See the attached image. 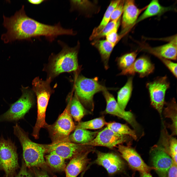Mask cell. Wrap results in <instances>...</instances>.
I'll use <instances>...</instances> for the list:
<instances>
[{"label":"cell","mask_w":177,"mask_h":177,"mask_svg":"<svg viewBox=\"0 0 177 177\" xmlns=\"http://www.w3.org/2000/svg\"><path fill=\"white\" fill-rule=\"evenodd\" d=\"M3 26L7 32L2 34L1 39L7 43L16 40H30L36 37L39 30L38 22L26 14L24 5L10 17L3 16Z\"/></svg>","instance_id":"cell-1"},{"label":"cell","mask_w":177,"mask_h":177,"mask_svg":"<svg viewBox=\"0 0 177 177\" xmlns=\"http://www.w3.org/2000/svg\"><path fill=\"white\" fill-rule=\"evenodd\" d=\"M14 134L18 139L23 149L24 162L29 168H36L49 171L44 158V144L34 143L29 138L28 133L17 123L13 126Z\"/></svg>","instance_id":"cell-2"},{"label":"cell","mask_w":177,"mask_h":177,"mask_svg":"<svg viewBox=\"0 0 177 177\" xmlns=\"http://www.w3.org/2000/svg\"><path fill=\"white\" fill-rule=\"evenodd\" d=\"M62 49L57 55L51 56L45 70L48 77L51 80L60 74L76 71L78 69L77 46L71 48L63 42L59 41Z\"/></svg>","instance_id":"cell-3"},{"label":"cell","mask_w":177,"mask_h":177,"mask_svg":"<svg viewBox=\"0 0 177 177\" xmlns=\"http://www.w3.org/2000/svg\"><path fill=\"white\" fill-rule=\"evenodd\" d=\"M67 100L66 107L55 122L52 125L48 124L45 128L48 131L52 143L69 141L70 133L75 129L76 126L70 113L69 97Z\"/></svg>","instance_id":"cell-4"},{"label":"cell","mask_w":177,"mask_h":177,"mask_svg":"<svg viewBox=\"0 0 177 177\" xmlns=\"http://www.w3.org/2000/svg\"><path fill=\"white\" fill-rule=\"evenodd\" d=\"M75 94L81 103L91 111L94 109L93 97L97 93L107 89L98 82L97 77L89 78L79 75L75 83Z\"/></svg>","instance_id":"cell-5"},{"label":"cell","mask_w":177,"mask_h":177,"mask_svg":"<svg viewBox=\"0 0 177 177\" xmlns=\"http://www.w3.org/2000/svg\"><path fill=\"white\" fill-rule=\"evenodd\" d=\"M22 94L16 102L12 104L9 109L0 116V122L16 121L23 118L34 103V92L28 87L22 86Z\"/></svg>","instance_id":"cell-6"},{"label":"cell","mask_w":177,"mask_h":177,"mask_svg":"<svg viewBox=\"0 0 177 177\" xmlns=\"http://www.w3.org/2000/svg\"><path fill=\"white\" fill-rule=\"evenodd\" d=\"M17 148L9 139L0 138V170L3 171L5 177H14L19 168Z\"/></svg>","instance_id":"cell-7"},{"label":"cell","mask_w":177,"mask_h":177,"mask_svg":"<svg viewBox=\"0 0 177 177\" xmlns=\"http://www.w3.org/2000/svg\"><path fill=\"white\" fill-rule=\"evenodd\" d=\"M37 97V120L33 128L32 135L36 139L39 138L40 131L45 128L48 124L45 121V113L49 98L52 92L49 88L44 86L37 88L34 90Z\"/></svg>","instance_id":"cell-8"},{"label":"cell","mask_w":177,"mask_h":177,"mask_svg":"<svg viewBox=\"0 0 177 177\" xmlns=\"http://www.w3.org/2000/svg\"><path fill=\"white\" fill-rule=\"evenodd\" d=\"M169 86V83L166 76L157 78L154 81L148 83L146 85L151 104L160 116L165 103L166 92Z\"/></svg>","instance_id":"cell-9"},{"label":"cell","mask_w":177,"mask_h":177,"mask_svg":"<svg viewBox=\"0 0 177 177\" xmlns=\"http://www.w3.org/2000/svg\"><path fill=\"white\" fill-rule=\"evenodd\" d=\"M45 153L56 154L65 160L93 148L92 146L74 143L70 141L52 143L45 144Z\"/></svg>","instance_id":"cell-10"},{"label":"cell","mask_w":177,"mask_h":177,"mask_svg":"<svg viewBox=\"0 0 177 177\" xmlns=\"http://www.w3.org/2000/svg\"><path fill=\"white\" fill-rule=\"evenodd\" d=\"M106 102L105 112L121 118L125 120L136 131H139L140 128L133 114L130 111H126L121 109L112 94L107 89L103 91Z\"/></svg>","instance_id":"cell-11"},{"label":"cell","mask_w":177,"mask_h":177,"mask_svg":"<svg viewBox=\"0 0 177 177\" xmlns=\"http://www.w3.org/2000/svg\"><path fill=\"white\" fill-rule=\"evenodd\" d=\"M129 136L117 133L107 127L98 132L91 141L85 144L93 147L103 146L113 149L127 142Z\"/></svg>","instance_id":"cell-12"},{"label":"cell","mask_w":177,"mask_h":177,"mask_svg":"<svg viewBox=\"0 0 177 177\" xmlns=\"http://www.w3.org/2000/svg\"><path fill=\"white\" fill-rule=\"evenodd\" d=\"M150 151L154 169L160 177H166L173 162L171 158L160 144L153 146Z\"/></svg>","instance_id":"cell-13"},{"label":"cell","mask_w":177,"mask_h":177,"mask_svg":"<svg viewBox=\"0 0 177 177\" xmlns=\"http://www.w3.org/2000/svg\"><path fill=\"white\" fill-rule=\"evenodd\" d=\"M117 147L121 156L132 169L140 173H149L152 169H154L153 167L148 165L135 150L130 146L120 144Z\"/></svg>","instance_id":"cell-14"},{"label":"cell","mask_w":177,"mask_h":177,"mask_svg":"<svg viewBox=\"0 0 177 177\" xmlns=\"http://www.w3.org/2000/svg\"><path fill=\"white\" fill-rule=\"evenodd\" d=\"M97 158L95 161L97 164L103 167L110 175L121 171L124 163L117 154L112 153H104L96 151Z\"/></svg>","instance_id":"cell-15"},{"label":"cell","mask_w":177,"mask_h":177,"mask_svg":"<svg viewBox=\"0 0 177 177\" xmlns=\"http://www.w3.org/2000/svg\"><path fill=\"white\" fill-rule=\"evenodd\" d=\"M94 151L93 148L78 153L71 158L65 170L66 177H76L84 170L90 162L88 154Z\"/></svg>","instance_id":"cell-16"},{"label":"cell","mask_w":177,"mask_h":177,"mask_svg":"<svg viewBox=\"0 0 177 177\" xmlns=\"http://www.w3.org/2000/svg\"><path fill=\"white\" fill-rule=\"evenodd\" d=\"M154 69V65L149 58L143 56L135 60L130 67L122 71L119 75H133L137 73L140 77L142 78L151 74Z\"/></svg>","instance_id":"cell-17"},{"label":"cell","mask_w":177,"mask_h":177,"mask_svg":"<svg viewBox=\"0 0 177 177\" xmlns=\"http://www.w3.org/2000/svg\"><path fill=\"white\" fill-rule=\"evenodd\" d=\"M143 10L138 8L133 0L124 1L122 22L123 32L135 23L140 14Z\"/></svg>","instance_id":"cell-18"},{"label":"cell","mask_w":177,"mask_h":177,"mask_svg":"<svg viewBox=\"0 0 177 177\" xmlns=\"http://www.w3.org/2000/svg\"><path fill=\"white\" fill-rule=\"evenodd\" d=\"M149 51L159 58L176 60L177 36H175L168 43L159 46L151 48Z\"/></svg>","instance_id":"cell-19"},{"label":"cell","mask_w":177,"mask_h":177,"mask_svg":"<svg viewBox=\"0 0 177 177\" xmlns=\"http://www.w3.org/2000/svg\"><path fill=\"white\" fill-rule=\"evenodd\" d=\"M160 143L173 162L177 164V139L176 137L169 135L165 128L162 130L161 132Z\"/></svg>","instance_id":"cell-20"},{"label":"cell","mask_w":177,"mask_h":177,"mask_svg":"<svg viewBox=\"0 0 177 177\" xmlns=\"http://www.w3.org/2000/svg\"><path fill=\"white\" fill-rule=\"evenodd\" d=\"M170 7L161 5L157 0H153L149 3L142 14L138 17L135 23L154 16L160 15L171 9Z\"/></svg>","instance_id":"cell-21"},{"label":"cell","mask_w":177,"mask_h":177,"mask_svg":"<svg viewBox=\"0 0 177 177\" xmlns=\"http://www.w3.org/2000/svg\"><path fill=\"white\" fill-rule=\"evenodd\" d=\"M74 130V132L70 135L69 140L74 143L83 145L92 141L99 132L78 128H75Z\"/></svg>","instance_id":"cell-22"},{"label":"cell","mask_w":177,"mask_h":177,"mask_svg":"<svg viewBox=\"0 0 177 177\" xmlns=\"http://www.w3.org/2000/svg\"><path fill=\"white\" fill-rule=\"evenodd\" d=\"M68 97L70 101V113L75 121L79 122L85 116L90 114L91 112L84 107L75 94L73 97L70 95Z\"/></svg>","instance_id":"cell-23"},{"label":"cell","mask_w":177,"mask_h":177,"mask_svg":"<svg viewBox=\"0 0 177 177\" xmlns=\"http://www.w3.org/2000/svg\"><path fill=\"white\" fill-rule=\"evenodd\" d=\"M164 116L169 118L171 123L168 125V127L171 130V135L173 136L177 134V104L175 99H173L166 104V107L163 111Z\"/></svg>","instance_id":"cell-24"},{"label":"cell","mask_w":177,"mask_h":177,"mask_svg":"<svg viewBox=\"0 0 177 177\" xmlns=\"http://www.w3.org/2000/svg\"><path fill=\"white\" fill-rule=\"evenodd\" d=\"M133 78L129 77L125 85L118 91L117 102L120 107L125 110L133 90Z\"/></svg>","instance_id":"cell-25"},{"label":"cell","mask_w":177,"mask_h":177,"mask_svg":"<svg viewBox=\"0 0 177 177\" xmlns=\"http://www.w3.org/2000/svg\"><path fill=\"white\" fill-rule=\"evenodd\" d=\"M93 44L98 50L105 68L107 69L109 58L115 45L106 40H98Z\"/></svg>","instance_id":"cell-26"},{"label":"cell","mask_w":177,"mask_h":177,"mask_svg":"<svg viewBox=\"0 0 177 177\" xmlns=\"http://www.w3.org/2000/svg\"><path fill=\"white\" fill-rule=\"evenodd\" d=\"M120 0H113L110 2L100 24L93 30L90 38L91 40L95 39L109 23L113 11L119 2Z\"/></svg>","instance_id":"cell-27"},{"label":"cell","mask_w":177,"mask_h":177,"mask_svg":"<svg viewBox=\"0 0 177 177\" xmlns=\"http://www.w3.org/2000/svg\"><path fill=\"white\" fill-rule=\"evenodd\" d=\"M106 127L118 134L129 136L135 140L137 138L136 132L125 124L116 122H107Z\"/></svg>","instance_id":"cell-28"},{"label":"cell","mask_w":177,"mask_h":177,"mask_svg":"<svg viewBox=\"0 0 177 177\" xmlns=\"http://www.w3.org/2000/svg\"><path fill=\"white\" fill-rule=\"evenodd\" d=\"M45 161L48 166L55 171H65L66 165L65 160L58 155L50 153L44 156Z\"/></svg>","instance_id":"cell-29"},{"label":"cell","mask_w":177,"mask_h":177,"mask_svg":"<svg viewBox=\"0 0 177 177\" xmlns=\"http://www.w3.org/2000/svg\"><path fill=\"white\" fill-rule=\"evenodd\" d=\"M107 123L104 116H102L85 121L80 122L75 128L84 129L95 130L100 129Z\"/></svg>","instance_id":"cell-30"},{"label":"cell","mask_w":177,"mask_h":177,"mask_svg":"<svg viewBox=\"0 0 177 177\" xmlns=\"http://www.w3.org/2000/svg\"><path fill=\"white\" fill-rule=\"evenodd\" d=\"M137 55L136 51H133L126 54L118 59V64L121 71L126 69L133 63Z\"/></svg>","instance_id":"cell-31"},{"label":"cell","mask_w":177,"mask_h":177,"mask_svg":"<svg viewBox=\"0 0 177 177\" xmlns=\"http://www.w3.org/2000/svg\"><path fill=\"white\" fill-rule=\"evenodd\" d=\"M120 20V18L118 20L114 28L107 34L105 36L106 40L115 45L118 41L120 38L117 34V31L119 25Z\"/></svg>","instance_id":"cell-32"},{"label":"cell","mask_w":177,"mask_h":177,"mask_svg":"<svg viewBox=\"0 0 177 177\" xmlns=\"http://www.w3.org/2000/svg\"><path fill=\"white\" fill-rule=\"evenodd\" d=\"M124 2V0H120L113 11L111 16L110 20H113L120 18L123 12Z\"/></svg>","instance_id":"cell-33"},{"label":"cell","mask_w":177,"mask_h":177,"mask_svg":"<svg viewBox=\"0 0 177 177\" xmlns=\"http://www.w3.org/2000/svg\"><path fill=\"white\" fill-rule=\"evenodd\" d=\"M119 18L112 20L109 22L95 39H98L105 36L115 27Z\"/></svg>","instance_id":"cell-34"},{"label":"cell","mask_w":177,"mask_h":177,"mask_svg":"<svg viewBox=\"0 0 177 177\" xmlns=\"http://www.w3.org/2000/svg\"><path fill=\"white\" fill-rule=\"evenodd\" d=\"M163 64L176 77H177V64L169 59L159 58Z\"/></svg>","instance_id":"cell-35"},{"label":"cell","mask_w":177,"mask_h":177,"mask_svg":"<svg viewBox=\"0 0 177 177\" xmlns=\"http://www.w3.org/2000/svg\"><path fill=\"white\" fill-rule=\"evenodd\" d=\"M27 168L24 161H23L19 172L15 177H33Z\"/></svg>","instance_id":"cell-36"},{"label":"cell","mask_w":177,"mask_h":177,"mask_svg":"<svg viewBox=\"0 0 177 177\" xmlns=\"http://www.w3.org/2000/svg\"><path fill=\"white\" fill-rule=\"evenodd\" d=\"M177 164L174 162L168 170L166 177H177Z\"/></svg>","instance_id":"cell-37"},{"label":"cell","mask_w":177,"mask_h":177,"mask_svg":"<svg viewBox=\"0 0 177 177\" xmlns=\"http://www.w3.org/2000/svg\"><path fill=\"white\" fill-rule=\"evenodd\" d=\"M35 177H49L46 171L44 170L33 168Z\"/></svg>","instance_id":"cell-38"},{"label":"cell","mask_w":177,"mask_h":177,"mask_svg":"<svg viewBox=\"0 0 177 177\" xmlns=\"http://www.w3.org/2000/svg\"><path fill=\"white\" fill-rule=\"evenodd\" d=\"M44 0H28L29 3L33 4L38 5L41 4Z\"/></svg>","instance_id":"cell-39"},{"label":"cell","mask_w":177,"mask_h":177,"mask_svg":"<svg viewBox=\"0 0 177 177\" xmlns=\"http://www.w3.org/2000/svg\"><path fill=\"white\" fill-rule=\"evenodd\" d=\"M140 173V177H152L149 173L143 172Z\"/></svg>","instance_id":"cell-40"}]
</instances>
